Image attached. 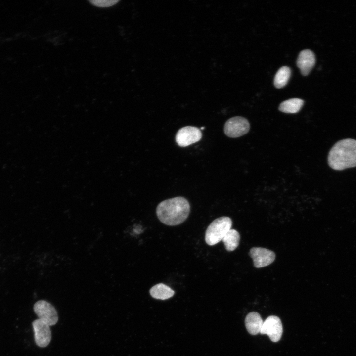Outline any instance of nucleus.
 <instances>
[{
  "instance_id": "nucleus-12",
  "label": "nucleus",
  "mask_w": 356,
  "mask_h": 356,
  "mask_svg": "<svg viewBox=\"0 0 356 356\" xmlns=\"http://www.w3.org/2000/svg\"><path fill=\"white\" fill-rule=\"evenodd\" d=\"M150 294L155 299L166 300L172 297L174 295L175 292L168 286L163 283H159L153 286L150 289Z\"/></svg>"
},
{
  "instance_id": "nucleus-4",
  "label": "nucleus",
  "mask_w": 356,
  "mask_h": 356,
  "mask_svg": "<svg viewBox=\"0 0 356 356\" xmlns=\"http://www.w3.org/2000/svg\"><path fill=\"white\" fill-rule=\"evenodd\" d=\"M34 311L39 319L49 326L55 325L58 321V317L55 308L45 300H39L36 302Z\"/></svg>"
},
{
  "instance_id": "nucleus-13",
  "label": "nucleus",
  "mask_w": 356,
  "mask_h": 356,
  "mask_svg": "<svg viewBox=\"0 0 356 356\" xmlns=\"http://www.w3.org/2000/svg\"><path fill=\"white\" fill-rule=\"evenodd\" d=\"M304 101L300 98H291L280 103L279 110L286 113H296L303 106Z\"/></svg>"
},
{
  "instance_id": "nucleus-15",
  "label": "nucleus",
  "mask_w": 356,
  "mask_h": 356,
  "mask_svg": "<svg viewBox=\"0 0 356 356\" xmlns=\"http://www.w3.org/2000/svg\"><path fill=\"white\" fill-rule=\"evenodd\" d=\"M291 75L290 68L287 66L281 67L275 74L274 85L277 88L284 87L288 82Z\"/></svg>"
},
{
  "instance_id": "nucleus-2",
  "label": "nucleus",
  "mask_w": 356,
  "mask_h": 356,
  "mask_svg": "<svg viewBox=\"0 0 356 356\" xmlns=\"http://www.w3.org/2000/svg\"><path fill=\"white\" fill-rule=\"evenodd\" d=\"M328 163L332 169L338 171L356 167V140L346 138L336 142L329 152Z\"/></svg>"
},
{
  "instance_id": "nucleus-3",
  "label": "nucleus",
  "mask_w": 356,
  "mask_h": 356,
  "mask_svg": "<svg viewBox=\"0 0 356 356\" xmlns=\"http://www.w3.org/2000/svg\"><path fill=\"white\" fill-rule=\"evenodd\" d=\"M231 219L228 217H221L214 220L205 232V241L210 245H214L220 241L231 229Z\"/></svg>"
},
{
  "instance_id": "nucleus-8",
  "label": "nucleus",
  "mask_w": 356,
  "mask_h": 356,
  "mask_svg": "<svg viewBox=\"0 0 356 356\" xmlns=\"http://www.w3.org/2000/svg\"><path fill=\"white\" fill-rule=\"evenodd\" d=\"M36 344L40 347H45L50 343L51 332L49 326L39 319L32 322Z\"/></svg>"
},
{
  "instance_id": "nucleus-14",
  "label": "nucleus",
  "mask_w": 356,
  "mask_h": 356,
  "mask_svg": "<svg viewBox=\"0 0 356 356\" xmlns=\"http://www.w3.org/2000/svg\"><path fill=\"white\" fill-rule=\"evenodd\" d=\"M240 235L235 229H230L222 239L226 250L232 251L238 246Z\"/></svg>"
},
{
  "instance_id": "nucleus-16",
  "label": "nucleus",
  "mask_w": 356,
  "mask_h": 356,
  "mask_svg": "<svg viewBox=\"0 0 356 356\" xmlns=\"http://www.w3.org/2000/svg\"><path fill=\"white\" fill-rule=\"evenodd\" d=\"M89 2L94 6L99 7H109L115 4L118 2V0H90Z\"/></svg>"
},
{
  "instance_id": "nucleus-10",
  "label": "nucleus",
  "mask_w": 356,
  "mask_h": 356,
  "mask_svg": "<svg viewBox=\"0 0 356 356\" xmlns=\"http://www.w3.org/2000/svg\"><path fill=\"white\" fill-rule=\"evenodd\" d=\"M316 59L314 53L311 50L301 51L297 60V65L304 76L308 75L315 64Z\"/></svg>"
},
{
  "instance_id": "nucleus-6",
  "label": "nucleus",
  "mask_w": 356,
  "mask_h": 356,
  "mask_svg": "<svg viewBox=\"0 0 356 356\" xmlns=\"http://www.w3.org/2000/svg\"><path fill=\"white\" fill-rule=\"evenodd\" d=\"M201 130L193 126H185L177 133L175 140L181 147H186L199 141L202 138Z\"/></svg>"
},
{
  "instance_id": "nucleus-7",
  "label": "nucleus",
  "mask_w": 356,
  "mask_h": 356,
  "mask_svg": "<svg viewBox=\"0 0 356 356\" xmlns=\"http://www.w3.org/2000/svg\"><path fill=\"white\" fill-rule=\"evenodd\" d=\"M283 327L280 319L274 315L268 316L264 322L260 333L267 335L273 342H276L281 339Z\"/></svg>"
},
{
  "instance_id": "nucleus-1",
  "label": "nucleus",
  "mask_w": 356,
  "mask_h": 356,
  "mask_svg": "<svg viewBox=\"0 0 356 356\" xmlns=\"http://www.w3.org/2000/svg\"><path fill=\"white\" fill-rule=\"evenodd\" d=\"M190 204L183 197H176L161 202L156 208V214L164 224L177 225L184 222L190 213Z\"/></svg>"
},
{
  "instance_id": "nucleus-5",
  "label": "nucleus",
  "mask_w": 356,
  "mask_h": 356,
  "mask_svg": "<svg viewBox=\"0 0 356 356\" xmlns=\"http://www.w3.org/2000/svg\"><path fill=\"white\" fill-rule=\"evenodd\" d=\"M248 121L245 118L236 116L229 119L225 123L224 132L231 138L239 137L246 134L249 130Z\"/></svg>"
},
{
  "instance_id": "nucleus-9",
  "label": "nucleus",
  "mask_w": 356,
  "mask_h": 356,
  "mask_svg": "<svg viewBox=\"0 0 356 356\" xmlns=\"http://www.w3.org/2000/svg\"><path fill=\"white\" fill-rule=\"evenodd\" d=\"M254 266L256 268L266 267L273 263L275 259L274 252L262 247H253L249 252Z\"/></svg>"
},
{
  "instance_id": "nucleus-11",
  "label": "nucleus",
  "mask_w": 356,
  "mask_h": 356,
  "mask_svg": "<svg viewBox=\"0 0 356 356\" xmlns=\"http://www.w3.org/2000/svg\"><path fill=\"white\" fill-rule=\"evenodd\" d=\"M263 322L259 313L255 312L249 313L245 319V326L248 332L253 335L260 332Z\"/></svg>"
}]
</instances>
